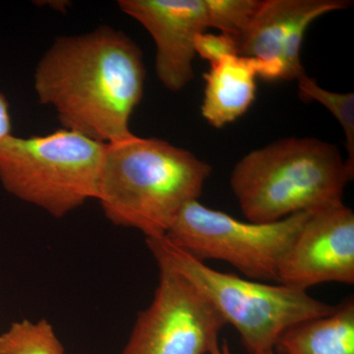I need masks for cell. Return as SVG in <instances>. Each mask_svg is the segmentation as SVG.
<instances>
[{"mask_svg":"<svg viewBox=\"0 0 354 354\" xmlns=\"http://www.w3.org/2000/svg\"><path fill=\"white\" fill-rule=\"evenodd\" d=\"M209 28L239 41L259 8L260 0H205Z\"/></svg>","mask_w":354,"mask_h":354,"instance_id":"15","label":"cell"},{"mask_svg":"<svg viewBox=\"0 0 354 354\" xmlns=\"http://www.w3.org/2000/svg\"><path fill=\"white\" fill-rule=\"evenodd\" d=\"M281 354H354V298H346L328 315L290 328L274 351Z\"/></svg>","mask_w":354,"mask_h":354,"instance_id":"12","label":"cell"},{"mask_svg":"<svg viewBox=\"0 0 354 354\" xmlns=\"http://www.w3.org/2000/svg\"><path fill=\"white\" fill-rule=\"evenodd\" d=\"M209 354H232V351H230V348H228V344L227 342H223V344H216L213 348L209 351Z\"/></svg>","mask_w":354,"mask_h":354,"instance_id":"18","label":"cell"},{"mask_svg":"<svg viewBox=\"0 0 354 354\" xmlns=\"http://www.w3.org/2000/svg\"><path fill=\"white\" fill-rule=\"evenodd\" d=\"M194 46L196 55L208 60L209 64H216L227 57L239 55L237 39L223 32H202L195 39Z\"/></svg>","mask_w":354,"mask_h":354,"instance_id":"16","label":"cell"},{"mask_svg":"<svg viewBox=\"0 0 354 354\" xmlns=\"http://www.w3.org/2000/svg\"><path fill=\"white\" fill-rule=\"evenodd\" d=\"M310 214H295L274 223H251L195 200L180 209L164 237L201 262L223 261L247 279L278 283L281 260Z\"/></svg>","mask_w":354,"mask_h":354,"instance_id":"6","label":"cell"},{"mask_svg":"<svg viewBox=\"0 0 354 354\" xmlns=\"http://www.w3.org/2000/svg\"><path fill=\"white\" fill-rule=\"evenodd\" d=\"M106 148L66 128L27 138L10 135L0 145V183L21 201L64 218L97 200Z\"/></svg>","mask_w":354,"mask_h":354,"instance_id":"5","label":"cell"},{"mask_svg":"<svg viewBox=\"0 0 354 354\" xmlns=\"http://www.w3.org/2000/svg\"><path fill=\"white\" fill-rule=\"evenodd\" d=\"M257 77V62L254 58L232 55L211 64L204 75L203 118L215 128L239 120L255 100Z\"/></svg>","mask_w":354,"mask_h":354,"instance_id":"11","label":"cell"},{"mask_svg":"<svg viewBox=\"0 0 354 354\" xmlns=\"http://www.w3.org/2000/svg\"><path fill=\"white\" fill-rule=\"evenodd\" d=\"M348 0H264L239 39L241 57L259 62L266 80H295L304 73L300 51L305 32L321 16L349 8Z\"/></svg>","mask_w":354,"mask_h":354,"instance_id":"8","label":"cell"},{"mask_svg":"<svg viewBox=\"0 0 354 354\" xmlns=\"http://www.w3.org/2000/svg\"><path fill=\"white\" fill-rule=\"evenodd\" d=\"M211 174L185 149L133 135L108 144L97 200L114 225L160 239L186 204L199 200Z\"/></svg>","mask_w":354,"mask_h":354,"instance_id":"2","label":"cell"},{"mask_svg":"<svg viewBox=\"0 0 354 354\" xmlns=\"http://www.w3.org/2000/svg\"><path fill=\"white\" fill-rule=\"evenodd\" d=\"M325 283H354V213L344 203L310 214L279 267L281 285Z\"/></svg>","mask_w":354,"mask_h":354,"instance_id":"9","label":"cell"},{"mask_svg":"<svg viewBox=\"0 0 354 354\" xmlns=\"http://www.w3.org/2000/svg\"><path fill=\"white\" fill-rule=\"evenodd\" d=\"M146 68L138 44L109 26L58 37L36 67L39 102L62 127L104 144L133 136L130 120L143 99Z\"/></svg>","mask_w":354,"mask_h":354,"instance_id":"1","label":"cell"},{"mask_svg":"<svg viewBox=\"0 0 354 354\" xmlns=\"http://www.w3.org/2000/svg\"><path fill=\"white\" fill-rule=\"evenodd\" d=\"M353 176L337 146L292 137L244 156L230 187L248 221L267 223L342 204Z\"/></svg>","mask_w":354,"mask_h":354,"instance_id":"3","label":"cell"},{"mask_svg":"<svg viewBox=\"0 0 354 354\" xmlns=\"http://www.w3.org/2000/svg\"><path fill=\"white\" fill-rule=\"evenodd\" d=\"M10 135H12L10 106L6 95L0 92V145Z\"/></svg>","mask_w":354,"mask_h":354,"instance_id":"17","label":"cell"},{"mask_svg":"<svg viewBox=\"0 0 354 354\" xmlns=\"http://www.w3.org/2000/svg\"><path fill=\"white\" fill-rule=\"evenodd\" d=\"M264 354H276V351H269V353H266Z\"/></svg>","mask_w":354,"mask_h":354,"instance_id":"19","label":"cell"},{"mask_svg":"<svg viewBox=\"0 0 354 354\" xmlns=\"http://www.w3.org/2000/svg\"><path fill=\"white\" fill-rule=\"evenodd\" d=\"M152 302L139 312L120 354H207L225 324L202 292L169 266L157 263Z\"/></svg>","mask_w":354,"mask_h":354,"instance_id":"7","label":"cell"},{"mask_svg":"<svg viewBox=\"0 0 354 354\" xmlns=\"http://www.w3.org/2000/svg\"><path fill=\"white\" fill-rule=\"evenodd\" d=\"M123 13L138 21L156 44V73L179 92L194 78L195 39L209 28L205 0H120Z\"/></svg>","mask_w":354,"mask_h":354,"instance_id":"10","label":"cell"},{"mask_svg":"<svg viewBox=\"0 0 354 354\" xmlns=\"http://www.w3.org/2000/svg\"><path fill=\"white\" fill-rule=\"evenodd\" d=\"M299 95L304 101L317 102L325 106L339 121L346 137V162L354 172V94L335 93L321 87L306 72L297 79Z\"/></svg>","mask_w":354,"mask_h":354,"instance_id":"14","label":"cell"},{"mask_svg":"<svg viewBox=\"0 0 354 354\" xmlns=\"http://www.w3.org/2000/svg\"><path fill=\"white\" fill-rule=\"evenodd\" d=\"M0 354H65V349L48 320L23 319L0 334Z\"/></svg>","mask_w":354,"mask_h":354,"instance_id":"13","label":"cell"},{"mask_svg":"<svg viewBox=\"0 0 354 354\" xmlns=\"http://www.w3.org/2000/svg\"><path fill=\"white\" fill-rule=\"evenodd\" d=\"M146 244L156 262L169 266L203 293L225 324L237 330L250 354L274 351L290 328L328 315L337 307L312 297L307 290L216 271L165 237L146 239Z\"/></svg>","mask_w":354,"mask_h":354,"instance_id":"4","label":"cell"}]
</instances>
